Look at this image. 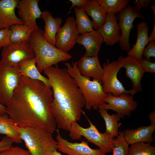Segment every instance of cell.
Segmentation results:
<instances>
[{
	"label": "cell",
	"mask_w": 155,
	"mask_h": 155,
	"mask_svg": "<svg viewBox=\"0 0 155 155\" xmlns=\"http://www.w3.org/2000/svg\"><path fill=\"white\" fill-rule=\"evenodd\" d=\"M144 49L142 55L148 60L150 61L151 57H155V42L151 41Z\"/></svg>",
	"instance_id": "cell-34"
},
{
	"label": "cell",
	"mask_w": 155,
	"mask_h": 155,
	"mask_svg": "<svg viewBox=\"0 0 155 155\" xmlns=\"http://www.w3.org/2000/svg\"><path fill=\"white\" fill-rule=\"evenodd\" d=\"M77 67L80 73L87 77L102 82L104 70L101 66L98 55L93 57H82L78 62Z\"/></svg>",
	"instance_id": "cell-16"
},
{
	"label": "cell",
	"mask_w": 155,
	"mask_h": 155,
	"mask_svg": "<svg viewBox=\"0 0 155 155\" xmlns=\"http://www.w3.org/2000/svg\"><path fill=\"white\" fill-rule=\"evenodd\" d=\"M0 155H31L28 150L19 147L11 146L0 152Z\"/></svg>",
	"instance_id": "cell-32"
},
{
	"label": "cell",
	"mask_w": 155,
	"mask_h": 155,
	"mask_svg": "<svg viewBox=\"0 0 155 155\" xmlns=\"http://www.w3.org/2000/svg\"><path fill=\"white\" fill-rule=\"evenodd\" d=\"M107 111L105 109H98L99 113L105 122V132L108 133L113 138L118 134L119 128L121 123L118 122L121 118L117 113L110 115Z\"/></svg>",
	"instance_id": "cell-26"
},
{
	"label": "cell",
	"mask_w": 155,
	"mask_h": 155,
	"mask_svg": "<svg viewBox=\"0 0 155 155\" xmlns=\"http://www.w3.org/2000/svg\"><path fill=\"white\" fill-rule=\"evenodd\" d=\"M149 119L150 120L151 124H155V111H153L149 114Z\"/></svg>",
	"instance_id": "cell-39"
},
{
	"label": "cell",
	"mask_w": 155,
	"mask_h": 155,
	"mask_svg": "<svg viewBox=\"0 0 155 155\" xmlns=\"http://www.w3.org/2000/svg\"><path fill=\"white\" fill-rule=\"evenodd\" d=\"M11 33L9 29L0 30V49L11 43L10 40Z\"/></svg>",
	"instance_id": "cell-33"
},
{
	"label": "cell",
	"mask_w": 155,
	"mask_h": 155,
	"mask_svg": "<svg viewBox=\"0 0 155 155\" xmlns=\"http://www.w3.org/2000/svg\"><path fill=\"white\" fill-rule=\"evenodd\" d=\"M39 1L38 0H19L16 7L18 16L24 24L32 27L35 30L39 28L36 20L41 18L42 14L38 6Z\"/></svg>",
	"instance_id": "cell-15"
},
{
	"label": "cell",
	"mask_w": 155,
	"mask_h": 155,
	"mask_svg": "<svg viewBox=\"0 0 155 155\" xmlns=\"http://www.w3.org/2000/svg\"><path fill=\"white\" fill-rule=\"evenodd\" d=\"M13 141L11 138L5 136L0 141V152L12 146Z\"/></svg>",
	"instance_id": "cell-36"
},
{
	"label": "cell",
	"mask_w": 155,
	"mask_h": 155,
	"mask_svg": "<svg viewBox=\"0 0 155 155\" xmlns=\"http://www.w3.org/2000/svg\"><path fill=\"white\" fill-rule=\"evenodd\" d=\"M53 92L42 82L22 76L6 114L20 127L31 126L51 133L56 130L52 112Z\"/></svg>",
	"instance_id": "cell-1"
},
{
	"label": "cell",
	"mask_w": 155,
	"mask_h": 155,
	"mask_svg": "<svg viewBox=\"0 0 155 155\" xmlns=\"http://www.w3.org/2000/svg\"><path fill=\"white\" fill-rule=\"evenodd\" d=\"M137 34L135 44L127 52L128 56L133 57L137 60L142 58L143 50L150 42L148 32L149 27L145 22H140L137 25Z\"/></svg>",
	"instance_id": "cell-21"
},
{
	"label": "cell",
	"mask_w": 155,
	"mask_h": 155,
	"mask_svg": "<svg viewBox=\"0 0 155 155\" xmlns=\"http://www.w3.org/2000/svg\"><path fill=\"white\" fill-rule=\"evenodd\" d=\"M155 130V124L142 126L135 129H127L123 131L125 140L128 145L140 142H153L152 136Z\"/></svg>",
	"instance_id": "cell-20"
},
{
	"label": "cell",
	"mask_w": 155,
	"mask_h": 155,
	"mask_svg": "<svg viewBox=\"0 0 155 155\" xmlns=\"http://www.w3.org/2000/svg\"><path fill=\"white\" fill-rule=\"evenodd\" d=\"M18 68L19 72L22 76L41 81L51 88L48 78L41 74L37 69L35 57L26 59L20 62L18 65Z\"/></svg>",
	"instance_id": "cell-24"
},
{
	"label": "cell",
	"mask_w": 155,
	"mask_h": 155,
	"mask_svg": "<svg viewBox=\"0 0 155 155\" xmlns=\"http://www.w3.org/2000/svg\"><path fill=\"white\" fill-rule=\"evenodd\" d=\"M43 72L52 89V112L57 129L69 131L73 124L81 118L85 104L84 98L66 68L57 65Z\"/></svg>",
	"instance_id": "cell-2"
},
{
	"label": "cell",
	"mask_w": 155,
	"mask_h": 155,
	"mask_svg": "<svg viewBox=\"0 0 155 155\" xmlns=\"http://www.w3.org/2000/svg\"><path fill=\"white\" fill-rule=\"evenodd\" d=\"M137 18L143 19L144 17L134 6H131L130 4L122 10L118 16L119 24L121 32L119 43L121 49L126 52H128L131 49L129 42L130 32L133 21Z\"/></svg>",
	"instance_id": "cell-11"
},
{
	"label": "cell",
	"mask_w": 155,
	"mask_h": 155,
	"mask_svg": "<svg viewBox=\"0 0 155 155\" xmlns=\"http://www.w3.org/2000/svg\"><path fill=\"white\" fill-rule=\"evenodd\" d=\"M145 73H155V63L143 58L138 60Z\"/></svg>",
	"instance_id": "cell-35"
},
{
	"label": "cell",
	"mask_w": 155,
	"mask_h": 155,
	"mask_svg": "<svg viewBox=\"0 0 155 155\" xmlns=\"http://www.w3.org/2000/svg\"><path fill=\"white\" fill-rule=\"evenodd\" d=\"M113 155H128L129 145L126 142L123 131H119L117 137L113 138Z\"/></svg>",
	"instance_id": "cell-31"
},
{
	"label": "cell",
	"mask_w": 155,
	"mask_h": 155,
	"mask_svg": "<svg viewBox=\"0 0 155 155\" xmlns=\"http://www.w3.org/2000/svg\"><path fill=\"white\" fill-rule=\"evenodd\" d=\"M75 19L69 16L64 24L59 29L56 36L55 46L58 49L68 53L76 43L78 36Z\"/></svg>",
	"instance_id": "cell-12"
},
{
	"label": "cell",
	"mask_w": 155,
	"mask_h": 155,
	"mask_svg": "<svg viewBox=\"0 0 155 155\" xmlns=\"http://www.w3.org/2000/svg\"><path fill=\"white\" fill-rule=\"evenodd\" d=\"M117 61L121 68L123 67L125 69L126 76L132 83V90L135 94L141 91L142 90L141 81L145 72L138 60L131 56L125 57L121 55L119 57Z\"/></svg>",
	"instance_id": "cell-13"
},
{
	"label": "cell",
	"mask_w": 155,
	"mask_h": 155,
	"mask_svg": "<svg viewBox=\"0 0 155 155\" xmlns=\"http://www.w3.org/2000/svg\"><path fill=\"white\" fill-rule=\"evenodd\" d=\"M67 71L73 78L80 88L85 101V107L88 110L93 108L98 110V106L106 103L104 99L107 93L103 90L101 82L93 80L90 78L82 75L77 67V62H72L71 65L69 62L64 64Z\"/></svg>",
	"instance_id": "cell-4"
},
{
	"label": "cell",
	"mask_w": 155,
	"mask_h": 155,
	"mask_svg": "<svg viewBox=\"0 0 155 155\" xmlns=\"http://www.w3.org/2000/svg\"><path fill=\"white\" fill-rule=\"evenodd\" d=\"M22 76L17 67L8 66L0 63V103L7 106Z\"/></svg>",
	"instance_id": "cell-7"
},
{
	"label": "cell",
	"mask_w": 155,
	"mask_h": 155,
	"mask_svg": "<svg viewBox=\"0 0 155 155\" xmlns=\"http://www.w3.org/2000/svg\"><path fill=\"white\" fill-rule=\"evenodd\" d=\"M22 139L31 155H50L57 150V142L52 133L33 127H20Z\"/></svg>",
	"instance_id": "cell-5"
},
{
	"label": "cell",
	"mask_w": 155,
	"mask_h": 155,
	"mask_svg": "<svg viewBox=\"0 0 155 155\" xmlns=\"http://www.w3.org/2000/svg\"><path fill=\"white\" fill-rule=\"evenodd\" d=\"M87 118L90 126L84 128L77 122L74 123L69 131L70 138L73 140H78L81 139L82 136H84L88 141L98 146L105 154L111 152L113 148V138L106 132H100L95 126Z\"/></svg>",
	"instance_id": "cell-6"
},
{
	"label": "cell",
	"mask_w": 155,
	"mask_h": 155,
	"mask_svg": "<svg viewBox=\"0 0 155 155\" xmlns=\"http://www.w3.org/2000/svg\"><path fill=\"white\" fill-rule=\"evenodd\" d=\"M75 14V20L78 34H80L92 31L94 29L92 21L82 7H73Z\"/></svg>",
	"instance_id": "cell-28"
},
{
	"label": "cell",
	"mask_w": 155,
	"mask_h": 155,
	"mask_svg": "<svg viewBox=\"0 0 155 155\" xmlns=\"http://www.w3.org/2000/svg\"><path fill=\"white\" fill-rule=\"evenodd\" d=\"M106 45L113 46L119 43L121 34L117 18L115 14L107 13L104 24L97 30Z\"/></svg>",
	"instance_id": "cell-17"
},
{
	"label": "cell",
	"mask_w": 155,
	"mask_h": 155,
	"mask_svg": "<svg viewBox=\"0 0 155 155\" xmlns=\"http://www.w3.org/2000/svg\"><path fill=\"white\" fill-rule=\"evenodd\" d=\"M0 134L11 138L14 143L22 142L19 126L14 121L5 115H0Z\"/></svg>",
	"instance_id": "cell-25"
},
{
	"label": "cell",
	"mask_w": 155,
	"mask_h": 155,
	"mask_svg": "<svg viewBox=\"0 0 155 155\" xmlns=\"http://www.w3.org/2000/svg\"><path fill=\"white\" fill-rule=\"evenodd\" d=\"M104 101L106 103L100 105L98 109L113 110L121 118L130 116L131 112L135 109L138 105L137 102L134 100L133 96L127 93L115 96L108 93Z\"/></svg>",
	"instance_id": "cell-10"
},
{
	"label": "cell",
	"mask_w": 155,
	"mask_h": 155,
	"mask_svg": "<svg viewBox=\"0 0 155 155\" xmlns=\"http://www.w3.org/2000/svg\"><path fill=\"white\" fill-rule=\"evenodd\" d=\"M44 33V30L39 27L32 32L28 40L34 51L36 67L40 73L60 62L72 58L68 53L60 50L46 40L43 36Z\"/></svg>",
	"instance_id": "cell-3"
},
{
	"label": "cell",
	"mask_w": 155,
	"mask_h": 155,
	"mask_svg": "<svg viewBox=\"0 0 155 155\" xmlns=\"http://www.w3.org/2000/svg\"><path fill=\"white\" fill-rule=\"evenodd\" d=\"M128 155H155V147L149 142L132 144L129 147Z\"/></svg>",
	"instance_id": "cell-30"
},
{
	"label": "cell",
	"mask_w": 155,
	"mask_h": 155,
	"mask_svg": "<svg viewBox=\"0 0 155 155\" xmlns=\"http://www.w3.org/2000/svg\"><path fill=\"white\" fill-rule=\"evenodd\" d=\"M9 29L11 32L10 40L12 43L28 41L31 34L35 30L32 27L24 24L13 25Z\"/></svg>",
	"instance_id": "cell-27"
},
{
	"label": "cell",
	"mask_w": 155,
	"mask_h": 155,
	"mask_svg": "<svg viewBox=\"0 0 155 155\" xmlns=\"http://www.w3.org/2000/svg\"><path fill=\"white\" fill-rule=\"evenodd\" d=\"M41 18L45 22L43 36L49 43L55 46L56 34L61 27L62 19L59 17L54 18L48 10L42 12Z\"/></svg>",
	"instance_id": "cell-22"
},
{
	"label": "cell",
	"mask_w": 155,
	"mask_h": 155,
	"mask_svg": "<svg viewBox=\"0 0 155 155\" xmlns=\"http://www.w3.org/2000/svg\"><path fill=\"white\" fill-rule=\"evenodd\" d=\"M56 131L58 149L63 153L68 155H106L100 148H91L87 142L82 141L79 143L70 142L62 137L59 129H57Z\"/></svg>",
	"instance_id": "cell-14"
},
{
	"label": "cell",
	"mask_w": 155,
	"mask_h": 155,
	"mask_svg": "<svg viewBox=\"0 0 155 155\" xmlns=\"http://www.w3.org/2000/svg\"><path fill=\"white\" fill-rule=\"evenodd\" d=\"M82 7L87 15L92 18L94 30H97L104 24L107 13L97 0H88Z\"/></svg>",
	"instance_id": "cell-23"
},
{
	"label": "cell",
	"mask_w": 155,
	"mask_h": 155,
	"mask_svg": "<svg viewBox=\"0 0 155 155\" xmlns=\"http://www.w3.org/2000/svg\"><path fill=\"white\" fill-rule=\"evenodd\" d=\"M151 0H134L133 3L135 8L138 11L141 12L142 7L147 9L148 6L151 2Z\"/></svg>",
	"instance_id": "cell-37"
},
{
	"label": "cell",
	"mask_w": 155,
	"mask_h": 155,
	"mask_svg": "<svg viewBox=\"0 0 155 155\" xmlns=\"http://www.w3.org/2000/svg\"><path fill=\"white\" fill-rule=\"evenodd\" d=\"M50 155H62L61 154L57 151V150L53 152Z\"/></svg>",
	"instance_id": "cell-41"
},
{
	"label": "cell",
	"mask_w": 155,
	"mask_h": 155,
	"mask_svg": "<svg viewBox=\"0 0 155 155\" xmlns=\"http://www.w3.org/2000/svg\"><path fill=\"white\" fill-rule=\"evenodd\" d=\"M102 67L104 72L101 82L103 90L105 93H111L115 96H119L123 93L133 96L135 94L132 89L126 90L117 79V74L121 68L118 66L117 61L110 63L107 59Z\"/></svg>",
	"instance_id": "cell-9"
},
{
	"label": "cell",
	"mask_w": 155,
	"mask_h": 155,
	"mask_svg": "<svg viewBox=\"0 0 155 155\" xmlns=\"http://www.w3.org/2000/svg\"><path fill=\"white\" fill-rule=\"evenodd\" d=\"M107 13H119L128 6L130 0H97Z\"/></svg>",
	"instance_id": "cell-29"
},
{
	"label": "cell",
	"mask_w": 155,
	"mask_h": 155,
	"mask_svg": "<svg viewBox=\"0 0 155 155\" xmlns=\"http://www.w3.org/2000/svg\"><path fill=\"white\" fill-rule=\"evenodd\" d=\"M104 42L103 37L97 30H94L78 36L76 43L83 45L86 49L84 56L93 57L98 55L102 44Z\"/></svg>",
	"instance_id": "cell-19"
},
{
	"label": "cell",
	"mask_w": 155,
	"mask_h": 155,
	"mask_svg": "<svg viewBox=\"0 0 155 155\" xmlns=\"http://www.w3.org/2000/svg\"><path fill=\"white\" fill-rule=\"evenodd\" d=\"M88 0H69V1L71 2L72 5L70 8L69 11L67 15L71 12V10L72 8L76 7L78 8L82 7L87 2Z\"/></svg>",
	"instance_id": "cell-38"
},
{
	"label": "cell",
	"mask_w": 155,
	"mask_h": 155,
	"mask_svg": "<svg viewBox=\"0 0 155 155\" xmlns=\"http://www.w3.org/2000/svg\"><path fill=\"white\" fill-rule=\"evenodd\" d=\"M35 57L34 51L28 40L11 42L2 48L0 63L9 66L17 67L22 61Z\"/></svg>",
	"instance_id": "cell-8"
},
{
	"label": "cell",
	"mask_w": 155,
	"mask_h": 155,
	"mask_svg": "<svg viewBox=\"0 0 155 155\" xmlns=\"http://www.w3.org/2000/svg\"><path fill=\"white\" fill-rule=\"evenodd\" d=\"M19 0L0 1V30L9 29L12 25L23 24L22 20L15 12Z\"/></svg>",
	"instance_id": "cell-18"
},
{
	"label": "cell",
	"mask_w": 155,
	"mask_h": 155,
	"mask_svg": "<svg viewBox=\"0 0 155 155\" xmlns=\"http://www.w3.org/2000/svg\"><path fill=\"white\" fill-rule=\"evenodd\" d=\"M6 106L0 103V115H4L6 114Z\"/></svg>",
	"instance_id": "cell-40"
}]
</instances>
